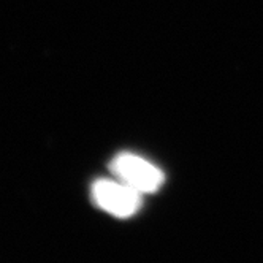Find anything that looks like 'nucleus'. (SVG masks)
I'll use <instances>...</instances> for the list:
<instances>
[{
  "mask_svg": "<svg viewBox=\"0 0 263 263\" xmlns=\"http://www.w3.org/2000/svg\"><path fill=\"white\" fill-rule=\"evenodd\" d=\"M111 170L119 181L134 187L140 194L157 192L163 184V173L157 166L130 153L116 156L111 163Z\"/></svg>",
  "mask_w": 263,
  "mask_h": 263,
  "instance_id": "nucleus-2",
  "label": "nucleus"
},
{
  "mask_svg": "<svg viewBox=\"0 0 263 263\" xmlns=\"http://www.w3.org/2000/svg\"><path fill=\"white\" fill-rule=\"evenodd\" d=\"M141 195L143 194L122 181L99 179L92 185V198L99 208L121 219L140 211Z\"/></svg>",
  "mask_w": 263,
  "mask_h": 263,
  "instance_id": "nucleus-1",
  "label": "nucleus"
}]
</instances>
